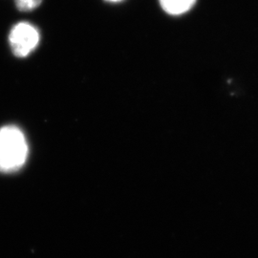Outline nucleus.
I'll return each mask as SVG.
<instances>
[{"label":"nucleus","instance_id":"obj_1","mask_svg":"<svg viewBox=\"0 0 258 258\" xmlns=\"http://www.w3.org/2000/svg\"><path fill=\"white\" fill-rule=\"evenodd\" d=\"M26 138L16 125L0 128V172L14 173L26 163L28 158Z\"/></svg>","mask_w":258,"mask_h":258},{"label":"nucleus","instance_id":"obj_2","mask_svg":"<svg viewBox=\"0 0 258 258\" xmlns=\"http://www.w3.org/2000/svg\"><path fill=\"white\" fill-rule=\"evenodd\" d=\"M39 40L40 35L38 29L28 22H19L10 32L11 50L18 57H26L34 52Z\"/></svg>","mask_w":258,"mask_h":258},{"label":"nucleus","instance_id":"obj_3","mask_svg":"<svg viewBox=\"0 0 258 258\" xmlns=\"http://www.w3.org/2000/svg\"><path fill=\"white\" fill-rule=\"evenodd\" d=\"M196 0H160L163 9L170 15H182L194 6Z\"/></svg>","mask_w":258,"mask_h":258},{"label":"nucleus","instance_id":"obj_4","mask_svg":"<svg viewBox=\"0 0 258 258\" xmlns=\"http://www.w3.org/2000/svg\"><path fill=\"white\" fill-rule=\"evenodd\" d=\"M15 2L19 11L29 12L37 8L42 0H15Z\"/></svg>","mask_w":258,"mask_h":258},{"label":"nucleus","instance_id":"obj_5","mask_svg":"<svg viewBox=\"0 0 258 258\" xmlns=\"http://www.w3.org/2000/svg\"><path fill=\"white\" fill-rule=\"evenodd\" d=\"M107 1H111V2H118V1H120V0H107Z\"/></svg>","mask_w":258,"mask_h":258}]
</instances>
